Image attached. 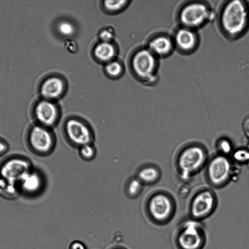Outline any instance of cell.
<instances>
[{
    "label": "cell",
    "instance_id": "obj_1",
    "mask_svg": "<svg viewBox=\"0 0 249 249\" xmlns=\"http://www.w3.org/2000/svg\"><path fill=\"white\" fill-rule=\"evenodd\" d=\"M215 17L221 35L228 40L235 41L244 35L249 27V6L243 0H226Z\"/></svg>",
    "mask_w": 249,
    "mask_h": 249
},
{
    "label": "cell",
    "instance_id": "obj_2",
    "mask_svg": "<svg viewBox=\"0 0 249 249\" xmlns=\"http://www.w3.org/2000/svg\"><path fill=\"white\" fill-rule=\"evenodd\" d=\"M215 17L212 5L208 1L191 0L184 1L177 10L178 25L199 30Z\"/></svg>",
    "mask_w": 249,
    "mask_h": 249
},
{
    "label": "cell",
    "instance_id": "obj_3",
    "mask_svg": "<svg viewBox=\"0 0 249 249\" xmlns=\"http://www.w3.org/2000/svg\"><path fill=\"white\" fill-rule=\"evenodd\" d=\"M206 149L202 145L191 143L182 147L177 154L176 165L180 178H190L206 166L208 161Z\"/></svg>",
    "mask_w": 249,
    "mask_h": 249
},
{
    "label": "cell",
    "instance_id": "obj_4",
    "mask_svg": "<svg viewBox=\"0 0 249 249\" xmlns=\"http://www.w3.org/2000/svg\"><path fill=\"white\" fill-rule=\"evenodd\" d=\"M173 240L177 249H202L206 243V235L202 224L190 218L177 226Z\"/></svg>",
    "mask_w": 249,
    "mask_h": 249
},
{
    "label": "cell",
    "instance_id": "obj_5",
    "mask_svg": "<svg viewBox=\"0 0 249 249\" xmlns=\"http://www.w3.org/2000/svg\"><path fill=\"white\" fill-rule=\"evenodd\" d=\"M159 59L147 47L138 50L131 60L134 73L147 84L156 83L159 78Z\"/></svg>",
    "mask_w": 249,
    "mask_h": 249
},
{
    "label": "cell",
    "instance_id": "obj_6",
    "mask_svg": "<svg viewBox=\"0 0 249 249\" xmlns=\"http://www.w3.org/2000/svg\"><path fill=\"white\" fill-rule=\"evenodd\" d=\"M62 132L67 142L73 147L79 148L85 144L93 143V129L82 118L71 116L66 118L62 125Z\"/></svg>",
    "mask_w": 249,
    "mask_h": 249
},
{
    "label": "cell",
    "instance_id": "obj_7",
    "mask_svg": "<svg viewBox=\"0 0 249 249\" xmlns=\"http://www.w3.org/2000/svg\"><path fill=\"white\" fill-rule=\"evenodd\" d=\"M148 213L155 223L166 225L173 219L176 211L173 197L164 191H157L150 195L147 202Z\"/></svg>",
    "mask_w": 249,
    "mask_h": 249
},
{
    "label": "cell",
    "instance_id": "obj_8",
    "mask_svg": "<svg viewBox=\"0 0 249 249\" xmlns=\"http://www.w3.org/2000/svg\"><path fill=\"white\" fill-rule=\"evenodd\" d=\"M26 141L32 152L38 156H46L54 150L56 140L52 129L35 124L28 128Z\"/></svg>",
    "mask_w": 249,
    "mask_h": 249
},
{
    "label": "cell",
    "instance_id": "obj_9",
    "mask_svg": "<svg viewBox=\"0 0 249 249\" xmlns=\"http://www.w3.org/2000/svg\"><path fill=\"white\" fill-rule=\"evenodd\" d=\"M233 171L230 160L226 156L219 154L208 160L206 165V178L211 186L221 187L231 179Z\"/></svg>",
    "mask_w": 249,
    "mask_h": 249
},
{
    "label": "cell",
    "instance_id": "obj_10",
    "mask_svg": "<svg viewBox=\"0 0 249 249\" xmlns=\"http://www.w3.org/2000/svg\"><path fill=\"white\" fill-rule=\"evenodd\" d=\"M216 196L212 190L203 188L192 196L188 207L190 219L200 221L210 216L217 206Z\"/></svg>",
    "mask_w": 249,
    "mask_h": 249
},
{
    "label": "cell",
    "instance_id": "obj_11",
    "mask_svg": "<svg viewBox=\"0 0 249 249\" xmlns=\"http://www.w3.org/2000/svg\"><path fill=\"white\" fill-rule=\"evenodd\" d=\"M32 115L35 124L52 129L60 121L61 110L54 101L42 98L33 105Z\"/></svg>",
    "mask_w": 249,
    "mask_h": 249
},
{
    "label": "cell",
    "instance_id": "obj_12",
    "mask_svg": "<svg viewBox=\"0 0 249 249\" xmlns=\"http://www.w3.org/2000/svg\"><path fill=\"white\" fill-rule=\"evenodd\" d=\"M171 34L175 51L181 54H192L200 46L201 38L198 30L178 25Z\"/></svg>",
    "mask_w": 249,
    "mask_h": 249
},
{
    "label": "cell",
    "instance_id": "obj_13",
    "mask_svg": "<svg viewBox=\"0 0 249 249\" xmlns=\"http://www.w3.org/2000/svg\"><path fill=\"white\" fill-rule=\"evenodd\" d=\"M33 168L30 160L20 155L6 158L0 163V177L18 185L21 178Z\"/></svg>",
    "mask_w": 249,
    "mask_h": 249
},
{
    "label": "cell",
    "instance_id": "obj_14",
    "mask_svg": "<svg viewBox=\"0 0 249 249\" xmlns=\"http://www.w3.org/2000/svg\"><path fill=\"white\" fill-rule=\"evenodd\" d=\"M46 184L45 178L40 171L33 168L18 183L20 194L32 197L40 194Z\"/></svg>",
    "mask_w": 249,
    "mask_h": 249
},
{
    "label": "cell",
    "instance_id": "obj_15",
    "mask_svg": "<svg viewBox=\"0 0 249 249\" xmlns=\"http://www.w3.org/2000/svg\"><path fill=\"white\" fill-rule=\"evenodd\" d=\"M147 47L160 59L170 56L175 51L172 34L165 31L154 34Z\"/></svg>",
    "mask_w": 249,
    "mask_h": 249
},
{
    "label": "cell",
    "instance_id": "obj_16",
    "mask_svg": "<svg viewBox=\"0 0 249 249\" xmlns=\"http://www.w3.org/2000/svg\"><path fill=\"white\" fill-rule=\"evenodd\" d=\"M65 88V83L62 78L51 75L42 80L39 87V91L42 99L54 101L62 96Z\"/></svg>",
    "mask_w": 249,
    "mask_h": 249
},
{
    "label": "cell",
    "instance_id": "obj_17",
    "mask_svg": "<svg viewBox=\"0 0 249 249\" xmlns=\"http://www.w3.org/2000/svg\"><path fill=\"white\" fill-rule=\"evenodd\" d=\"M160 175V171L158 167L152 164H147L138 170L136 177L143 185H151L159 180Z\"/></svg>",
    "mask_w": 249,
    "mask_h": 249
},
{
    "label": "cell",
    "instance_id": "obj_18",
    "mask_svg": "<svg viewBox=\"0 0 249 249\" xmlns=\"http://www.w3.org/2000/svg\"><path fill=\"white\" fill-rule=\"evenodd\" d=\"M116 53V48L111 42L102 41L97 44L93 50L95 57L102 62L112 61Z\"/></svg>",
    "mask_w": 249,
    "mask_h": 249
},
{
    "label": "cell",
    "instance_id": "obj_19",
    "mask_svg": "<svg viewBox=\"0 0 249 249\" xmlns=\"http://www.w3.org/2000/svg\"><path fill=\"white\" fill-rule=\"evenodd\" d=\"M20 194L18 185L0 177V196L7 199H13Z\"/></svg>",
    "mask_w": 249,
    "mask_h": 249
},
{
    "label": "cell",
    "instance_id": "obj_20",
    "mask_svg": "<svg viewBox=\"0 0 249 249\" xmlns=\"http://www.w3.org/2000/svg\"><path fill=\"white\" fill-rule=\"evenodd\" d=\"M143 184L136 176L131 178L126 182L125 191L127 195L131 197H135L142 192Z\"/></svg>",
    "mask_w": 249,
    "mask_h": 249
},
{
    "label": "cell",
    "instance_id": "obj_21",
    "mask_svg": "<svg viewBox=\"0 0 249 249\" xmlns=\"http://www.w3.org/2000/svg\"><path fill=\"white\" fill-rule=\"evenodd\" d=\"M79 155L81 158L86 161H90L96 155V149L93 143L85 144L78 148Z\"/></svg>",
    "mask_w": 249,
    "mask_h": 249
},
{
    "label": "cell",
    "instance_id": "obj_22",
    "mask_svg": "<svg viewBox=\"0 0 249 249\" xmlns=\"http://www.w3.org/2000/svg\"><path fill=\"white\" fill-rule=\"evenodd\" d=\"M127 0H105L103 2L104 9L110 13H117L128 4Z\"/></svg>",
    "mask_w": 249,
    "mask_h": 249
},
{
    "label": "cell",
    "instance_id": "obj_23",
    "mask_svg": "<svg viewBox=\"0 0 249 249\" xmlns=\"http://www.w3.org/2000/svg\"><path fill=\"white\" fill-rule=\"evenodd\" d=\"M105 70L106 73L112 78H117L120 76L123 71L122 64L116 60H112L107 64Z\"/></svg>",
    "mask_w": 249,
    "mask_h": 249
},
{
    "label": "cell",
    "instance_id": "obj_24",
    "mask_svg": "<svg viewBox=\"0 0 249 249\" xmlns=\"http://www.w3.org/2000/svg\"><path fill=\"white\" fill-rule=\"evenodd\" d=\"M56 28L59 34L64 36H71L75 32L74 25L67 20L60 21L57 24Z\"/></svg>",
    "mask_w": 249,
    "mask_h": 249
},
{
    "label": "cell",
    "instance_id": "obj_25",
    "mask_svg": "<svg viewBox=\"0 0 249 249\" xmlns=\"http://www.w3.org/2000/svg\"><path fill=\"white\" fill-rule=\"evenodd\" d=\"M232 157L234 160L240 163H249V150L246 148H240L233 153Z\"/></svg>",
    "mask_w": 249,
    "mask_h": 249
},
{
    "label": "cell",
    "instance_id": "obj_26",
    "mask_svg": "<svg viewBox=\"0 0 249 249\" xmlns=\"http://www.w3.org/2000/svg\"><path fill=\"white\" fill-rule=\"evenodd\" d=\"M217 148L220 154L226 156L230 153L232 149L231 142L226 138H221L217 142Z\"/></svg>",
    "mask_w": 249,
    "mask_h": 249
},
{
    "label": "cell",
    "instance_id": "obj_27",
    "mask_svg": "<svg viewBox=\"0 0 249 249\" xmlns=\"http://www.w3.org/2000/svg\"><path fill=\"white\" fill-rule=\"evenodd\" d=\"M113 36V34L112 31L109 29H106L102 30L99 34V36L103 42H110Z\"/></svg>",
    "mask_w": 249,
    "mask_h": 249
},
{
    "label": "cell",
    "instance_id": "obj_28",
    "mask_svg": "<svg viewBox=\"0 0 249 249\" xmlns=\"http://www.w3.org/2000/svg\"><path fill=\"white\" fill-rule=\"evenodd\" d=\"M9 149L7 142L3 138L0 137V157L5 154Z\"/></svg>",
    "mask_w": 249,
    "mask_h": 249
},
{
    "label": "cell",
    "instance_id": "obj_29",
    "mask_svg": "<svg viewBox=\"0 0 249 249\" xmlns=\"http://www.w3.org/2000/svg\"><path fill=\"white\" fill-rule=\"evenodd\" d=\"M243 127L245 134L249 138V116L244 120Z\"/></svg>",
    "mask_w": 249,
    "mask_h": 249
},
{
    "label": "cell",
    "instance_id": "obj_30",
    "mask_svg": "<svg viewBox=\"0 0 249 249\" xmlns=\"http://www.w3.org/2000/svg\"><path fill=\"white\" fill-rule=\"evenodd\" d=\"M71 249H86V248L82 243L76 242L72 244Z\"/></svg>",
    "mask_w": 249,
    "mask_h": 249
},
{
    "label": "cell",
    "instance_id": "obj_31",
    "mask_svg": "<svg viewBox=\"0 0 249 249\" xmlns=\"http://www.w3.org/2000/svg\"><path fill=\"white\" fill-rule=\"evenodd\" d=\"M249 150V141L248 143V145H247V147Z\"/></svg>",
    "mask_w": 249,
    "mask_h": 249
}]
</instances>
